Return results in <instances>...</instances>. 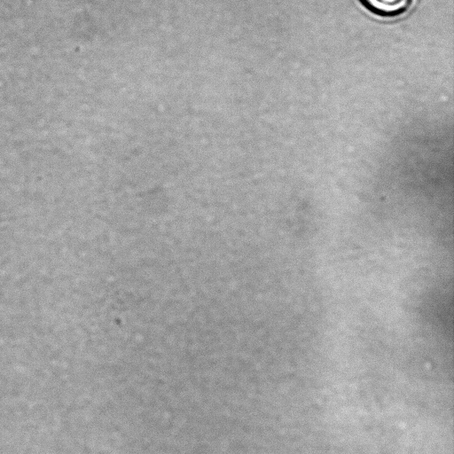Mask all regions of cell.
Segmentation results:
<instances>
[{"label": "cell", "instance_id": "1", "mask_svg": "<svg viewBox=\"0 0 454 454\" xmlns=\"http://www.w3.org/2000/svg\"><path fill=\"white\" fill-rule=\"evenodd\" d=\"M371 13L380 18H395L405 13L414 0H357Z\"/></svg>", "mask_w": 454, "mask_h": 454}]
</instances>
